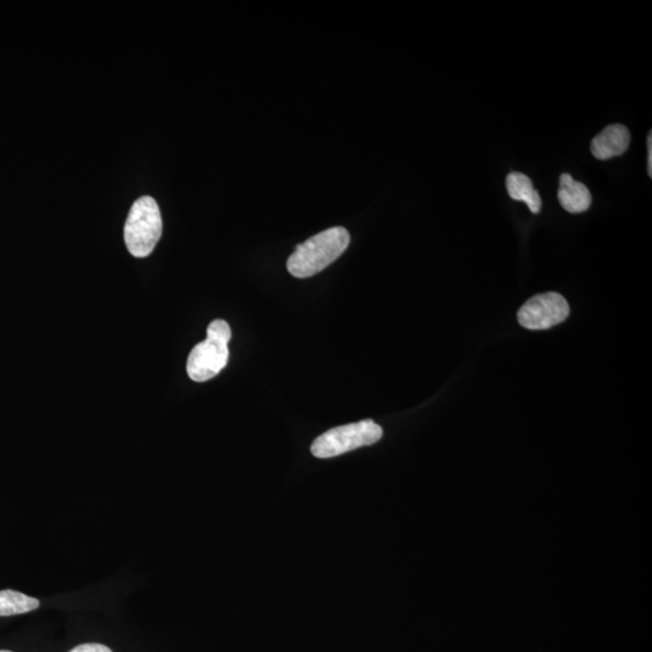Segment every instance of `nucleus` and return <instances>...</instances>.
<instances>
[{"mask_svg": "<svg viewBox=\"0 0 652 652\" xmlns=\"http://www.w3.org/2000/svg\"><path fill=\"white\" fill-rule=\"evenodd\" d=\"M351 236L345 227H333L296 247L288 260V271L296 278H308L322 272L346 252Z\"/></svg>", "mask_w": 652, "mask_h": 652, "instance_id": "f257e3e1", "label": "nucleus"}, {"mask_svg": "<svg viewBox=\"0 0 652 652\" xmlns=\"http://www.w3.org/2000/svg\"><path fill=\"white\" fill-rule=\"evenodd\" d=\"M230 325L223 319L214 320L207 329V339L192 349L186 371L192 381L206 382L220 374L229 362Z\"/></svg>", "mask_w": 652, "mask_h": 652, "instance_id": "f03ea898", "label": "nucleus"}, {"mask_svg": "<svg viewBox=\"0 0 652 652\" xmlns=\"http://www.w3.org/2000/svg\"><path fill=\"white\" fill-rule=\"evenodd\" d=\"M162 235L159 205L153 197L143 196L130 209L125 225V243L135 258H147L154 252Z\"/></svg>", "mask_w": 652, "mask_h": 652, "instance_id": "7ed1b4c3", "label": "nucleus"}, {"mask_svg": "<svg viewBox=\"0 0 652 652\" xmlns=\"http://www.w3.org/2000/svg\"><path fill=\"white\" fill-rule=\"evenodd\" d=\"M382 436V428L368 419L328 430L313 441L311 452L320 459L333 458L360 447L374 445Z\"/></svg>", "mask_w": 652, "mask_h": 652, "instance_id": "20e7f679", "label": "nucleus"}, {"mask_svg": "<svg viewBox=\"0 0 652 652\" xmlns=\"http://www.w3.org/2000/svg\"><path fill=\"white\" fill-rule=\"evenodd\" d=\"M569 312L568 302L561 294L546 293L529 299L518 311L517 318L523 328L546 330L563 323Z\"/></svg>", "mask_w": 652, "mask_h": 652, "instance_id": "39448f33", "label": "nucleus"}, {"mask_svg": "<svg viewBox=\"0 0 652 652\" xmlns=\"http://www.w3.org/2000/svg\"><path fill=\"white\" fill-rule=\"evenodd\" d=\"M630 143L631 135L627 127L619 124L610 125L593 138L591 151L598 160H610L626 153Z\"/></svg>", "mask_w": 652, "mask_h": 652, "instance_id": "423d86ee", "label": "nucleus"}, {"mask_svg": "<svg viewBox=\"0 0 652 652\" xmlns=\"http://www.w3.org/2000/svg\"><path fill=\"white\" fill-rule=\"evenodd\" d=\"M558 201L567 212L578 214L591 207L592 196L586 185L576 182L570 174L564 173L560 179Z\"/></svg>", "mask_w": 652, "mask_h": 652, "instance_id": "0eeeda50", "label": "nucleus"}, {"mask_svg": "<svg viewBox=\"0 0 652 652\" xmlns=\"http://www.w3.org/2000/svg\"><path fill=\"white\" fill-rule=\"evenodd\" d=\"M506 189L512 200L523 201L534 214L541 211V197L539 192L534 189L532 180L526 174L520 172H512L506 178Z\"/></svg>", "mask_w": 652, "mask_h": 652, "instance_id": "6e6552de", "label": "nucleus"}, {"mask_svg": "<svg viewBox=\"0 0 652 652\" xmlns=\"http://www.w3.org/2000/svg\"><path fill=\"white\" fill-rule=\"evenodd\" d=\"M37 598L28 597L13 590L0 591V616H14L31 613L39 608Z\"/></svg>", "mask_w": 652, "mask_h": 652, "instance_id": "1a4fd4ad", "label": "nucleus"}, {"mask_svg": "<svg viewBox=\"0 0 652 652\" xmlns=\"http://www.w3.org/2000/svg\"><path fill=\"white\" fill-rule=\"evenodd\" d=\"M69 652H113L106 645L90 643L77 646Z\"/></svg>", "mask_w": 652, "mask_h": 652, "instance_id": "9d476101", "label": "nucleus"}, {"mask_svg": "<svg viewBox=\"0 0 652 652\" xmlns=\"http://www.w3.org/2000/svg\"><path fill=\"white\" fill-rule=\"evenodd\" d=\"M648 173L652 177V132L649 133L648 137Z\"/></svg>", "mask_w": 652, "mask_h": 652, "instance_id": "9b49d317", "label": "nucleus"}, {"mask_svg": "<svg viewBox=\"0 0 652 652\" xmlns=\"http://www.w3.org/2000/svg\"><path fill=\"white\" fill-rule=\"evenodd\" d=\"M0 652H13V651H9V650H0Z\"/></svg>", "mask_w": 652, "mask_h": 652, "instance_id": "f8f14e48", "label": "nucleus"}]
</instances>
